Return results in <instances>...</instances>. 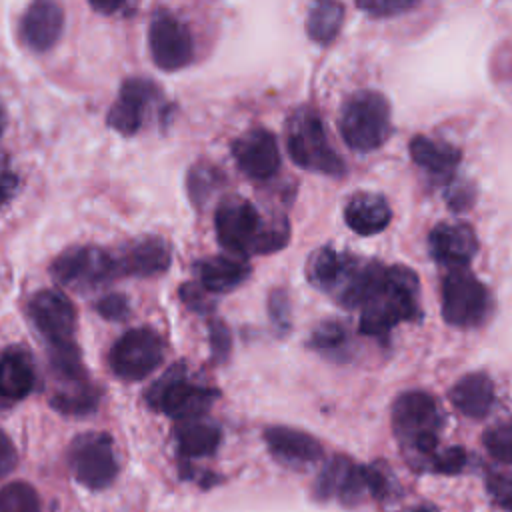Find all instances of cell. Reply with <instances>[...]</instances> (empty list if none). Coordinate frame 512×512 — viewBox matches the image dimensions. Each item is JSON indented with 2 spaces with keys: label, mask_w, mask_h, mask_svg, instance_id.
I'll list each match as a JSON object with an SVG mask.
<instances>
[{
  "label": "cell",
  "mask_w": 512,
  "mask_h": 512,
  "mask_svg": "<svg viewBox=\"0 0 512 512\" xmlns=\"http://www.w3.org/2000/svg\"><path fill=\"white\" fill-rule=\"evenodd\" d=\"M360 332L384 338L400 322L420 318V282L414 270L402 264H372L370 282L360 304Z\"/></svg>",
  "instance_id": "1"
},
{
  "label": "cell",
  "mask_w": 512,
  "mask_h": 512,
  "mask_svg": "<svg viewBox=\"0 0 512 512\" xmlns=\"http://www.w3.org/2000/svg\"><path fill=\"white\" fill-rule=\"evenodd\" d=\"M214 230L220 246L234 254H272L290 242L288 220H264L242 196H226L218 204Z\"/></svg>",
  "instance_id": "2"
},
{
  "label": "cell",
  "mask_w": 512,
  "mask_h": 512,
  "mask_svg": "<svg viewBox=\"0 0 512 512\" xmlns=\"http://www.w3.org/2000/svg\"><path fill=\"white\" fill-rule=\"evenodd\" d=\"M340 136L356 152H374L392 134L390 102L382 92L360 90L350 94L338 118Z\"/></svg>",
  "instance_id": "3"
},
{
  "label": "cell",
  "mask_w": 512,
  "mask_h": 512,
  "mask_svg": "<svg viewBox=\"0 0 512 512\" xmlns=\"http://www.w3.org/2000/svg\"><path fill=\"white\" fill-rule=\"evenodd\" d=\"M286 150L292 162L304 170L328 176L346 172L344 160L328 142L320 114L310 106L294 110L286 120Z\"/></svg>",
  "instance_id": "4"
},
{
  "label": "cell",
  "mask_w": 512,
  "mask_h": 512,
  "mask_svg": "<svg viewBox=\"0 0 512 512\" xmlns=\"http://www.w3.org/2000/svg\"><path fill=\"white\" fill-rule=\"evenodd\" d=\"M442 414L436 398L422 390L402 392L392 404V430L398 442L420 458H434Z\"/></svg>",
  "instance_id": "5"
},
{
  "label": "cell",
  "mask_w": 512,
  "mask_h": 512,
  "mask_svg": "<svg viewBox=\"0 0 512 512\" xmlns=\"http://www.w3.org/2000/svg\"><path fill=\"white\" fill-rule=\"evenodd\" d=\"M216 398L218 390L192 382L182 362L172 364L144 394L152 410L182 422L200 418Z\"/></svg>",
  "instance_id": "6"
},
{
  "label": "cell",
  "mask_w": 512,
  "mask_h": 512,
  "mask_svg": "<svg viewBox=\"0 0 512 512\" xmlns=\"http://www.w3.org/2000/svg\"><path fill=\"white\" fill-rule=\"evenodd\" d=\"M388 480L382 470L360 466L348 456H334L318 476L316 494L324 500L338 498L352 506L364 496H386Z\"/></svg>",
  "instance_id": "7"
},
{
  "label": "cell",
  "mask_w": 512,
  "mask_h": 512,
  "mask_svg": "<svg viewBox=\"0 0 512 512\" xmlns=\"http://www.w3.org/2000/svg\"><path fill=\"white\" fill-rule=\"evenodd\" d=\"M492 308L488 288L466 270H452L442 280V316L456 328L480 326Z\"/></svg>",
  "instance_id": "8"
},
{
  "label": "cell",
  "mask_w": 512,
  "mask_h": 512,
  "mask_svg": "<svg viewBox=\"0 0 512 512\" xmlns=\"http://www.w3.org/2000/svg\"><path fill=\"white\" fill-rule=\"evenodd\" d=\"M164 348V340L156 330L148 326L132 328L112 344L108 354L110 370L120 380H142L162 364Z\"/></svg>",
  "instance_id": "9"
},
{
  "label": "cell",
  "mask_w": 512,
  "mask_h": 512,
  "mask_svg": "<svg viewBox=\"0 0 512 512\" xmlns=\"http://www.w3.org/2000/svg\"><path fill=\"white\" fill-rule=\"evenodd\" d=\"M68 464L82 486L90 490L106 488L118 474L112 438L104 432H86L76 436L68 450Z\"/></svg>",
  "instance_id": "10"
},
{
  "label": "cell",
  "mask_w": 512,
  "mask_h": 512,
  "mask_svg": "<svg viewBox=\"0 0 512 512\" xmlns=\"http://www.w3.org/2000/svg\"><path fill=\"white\" fill-rule=\"evenodd\" d=\"M54 280L72 290H90L112 280L116 260L106 250L96 246H72L56 256L50 266Z\"/></svg>",
  "instance_id": "11"
},
{
  "label": "cell",
  "mask_w": 512,
  "mask_h": 512,
  "mask_svg": "<svg viewBox=\"0 0 512 512\" xmlns=\"http://www.w3.org/2000/svg\"><path fill=\"white\" fill-rule=\"evenodd\" d=\"M364 264L366 262L358 260L354 254L322 246L310 254L306 262V276L312 286L330 294L346 308Z\"/></svg>",
  "instance_id": "12"
},
{
  "label": "cell",
  "mask_w": 512,
  "mask_h": 512,
  "mask_svg": "<svg viewBox=\"0 0 512 512\" xmlns=\"http://www.w3.org/2000/svg\"><path fill=\"white\" fill-rule=\"evenodd\" d=\"M148 48L154 64L164 72H176L194 58V40L188 26L166 10H158L150 20Z\"/></svg>",
  "instance_id": "13"
},
{
  "label": "cell",
  "mask_w": 512,
  "mask_h": 512,
  "mask_svg": "<svg viewBox=\"0 0 512 512\" xmlns=\"http://www.w3.org/2000/svg\"><path fill=\"white\" fill-rule=\"evenodd\" d=\"M28 314L50 346L74 342L76 310L60 290H40L28 302Z\"/></svg>",
  "instance_id": "14"
},
{
  "label": "cell",
  "mask_w": 512,
  "mask_h": 512,
  "mask_svg": "<svg viewBox=\"0 0 512 512\" xmlns=\"http://www.w3.org/2000/svg\"><path fill=\"white\" fill-rule=\"evenodd\" d=\"M160 98L158 86L148 78H126L118 98L108 112V126L122 136H134L146 118L148 108Z\"/></svg>",
  "instance_id": "15"
},
{
  "label": "cell",
  "mask_w": 512,
  "mask_h": 512,
  "mask_svg": "<svg viewBox=\"0 0 512 512\" xmlns=\"http://www.w3.org/2000/svg\"><path fill=\"white\" fill-rule=\"evenodd\" d=\"M232 156L242 174L252 180H270L280 168L276 136L266 128H252L232 142Z\"/></svg>",
  "instance_id": "16"
},
{
  "label": "cell",
  "mask_w": 512,
  "mask_h": 512,
  "mask_svg": "<svg viewBox=\"0 0 512 512\" xmlns=\"http://www.w3.org/2000/svg\"><path fill=\"white\" fill-rule=\"evenodd\" d=\"M428 250L440 266L464 270L478 252V238L464 222H440L430 230Z\"/></svg>",
  "instance_id": "17"
},
{
  "label": "cell",
  "mask_w": 512,
  "mask_h": 512,
  "mask_svg": "<svg viewBox=\"0 0 512 512\" xmlns=\"http://www.w3.org/2000/svg\"><path fill=\"white\" fill-rule=\"evenodd\" d=\"M264 442L276 460L294 468L310 466L324 454L322 444L312 434L288 426H268Z\"/></svg>",
  "instance_id": "18"
},
{
  "label": "cell",
  "mask_w": 512,
  "mask_h": 512,
  "mask_svg": "<svg viewBox=\"0 0 512 512\" xmlns=\"http://www.w3.org/2000/svg\"><path fill=\"white\" fill-rule=\"evenodd\" d=\"M62 28H64L62 6L50 0H38L26 8L20 22V36L28 48L36 52H46L58 42Z\"/></svg>",
  "instance_id": "19"
},
{
  "label": "cell",
  "mask_w": 512,
  "mask_h": 512,
  "mask_svg": "<svg viewBox=\"0 0 512 512\" xmlns=\"http://www.w3.org/2000/svg\"><path fill=\"white\" fill-rule=\"evenodd\" d=\"M116 260L118 274L150 278L162 274L170 266V248L158 236H144L128 244Z\"/></svg>",
  "instance_id": "20"
},
{
  "label": "cell",
  "mask_w": 512,
  "mask_h": 512,
  "mask_svg": "<svg viewBox=\"0 0 512 512\" xmlns=\"http://www.w3.org/2000/svg\"><path fill=\"white\" fill-rule=\"evenodd\" d=\"M408 150H410L412 162L416 166H420L424 172H428L438 182L450 180L454 170L460 164V158H462L460 148H456L448 142L434 140L424 134L414 136L408 144Z\"/></svg>",
  "instance_id": "21"
},
{
  "label": "cell",
  "mask_w": 512,
  "mask_h": 512,
  "mask_svg": "<svg viewBox=\"0 0 512 512\" xmlns=\"http://www.w3.org/2000/svg\"><path fill=\"white\" fill-rule=\"evenodd\" d=\"M450 402L466 418L480 420L494 406V382L484 372H470L450 388Z\"/></svg>",
  "instance_id": "22"
},
{
  "label": "cell",
  "mask_w": 512,
  "mask_h": 512,
  "mask_svg": "<svg viewBox=\"0 0 512 512\" xmlns=\"http://www.w3.org/2000/svg\"><path fill=\"white\" fill-rule=\"evenodd\" d=\"M344 220L352 232L360 236H374L390 224L392 210L384 196L360 192L346 202Z\"/></svg>",
  "instance_id": "23"
},
{
  "label": "cell",
  "mask_w": 512,
  "mask_h": 512,
  "mask_svg": "<svg viewBox=\"0 0 512 512\" xmlns=\"http://www.w3.org/2000/svg\"><path fill=\"white\" fill-rule=\"evenodd\" d=\"M36 384L34 362L24 348H8L0 354V400L26 398Z\"/></svg>",
  "instance_id": "24"
},
{
  "label": "cell",
  "mask_w": 512,
  "mask_h": 512,
  "mask_svg": "<svg viewBox=\"0 0 512 512\" xmlns=\"http://www.w3.org/2000/svg\"><path fill=\"white\" fill-rule=\"evenodd\" d=\"M200 284L208 292H230L246 282L250 264L236 256H214L198 264Z\"/></svg>",
  "instance_id": "25"
},
{
  "label": "cell",
  "mask_w": 512,
  "mask_h": 512,
  "mask_svg": "<svg viewBox=\"0 0 512 512\" xmlns=\"http://www.w3.org/2000/svg\"><path fill=\"white\" fill-rule=\"evenodd\" d=\"M58 386L50 396L54 410L66 416H86L98 406V390L88 378L82 380H56Z\"/></svg>",
  "instance_id": "26"
},
{
  "label": "cell",
  "mask_w": 512,
  "mask_h": 512,
  "mask_svg": "<svg viewBox=\"0 0 512 512\" xmlns=\"http://www.w3.org/2000/svg\"><path fill=\"white\" fill-rule=\"evenodd\" d=\"M220 438V428L200 418L186 420L176 428L178 452L186 458H202L214 454V450L220 444Z\"/></svg>",
  "instance_id": "27"
},
{
  "label": "cell",
  "mask_w": 512,
  "mask_h": 512,
  "mask_svg": "<svg viewBox=\"0 0 512 512\" xmlns=\"http://www.w3.org/2000/svg\"><path fill=\"white\" fill-rule=\"evenodd\" d=\"M344 22V6L340 2H316L306 20L308 36L318 44H330Z\"/></svg>",
  "instance_id": "28"
},
{
  "label": "cell",
  "mask_w": 512,
  "mask_h": 512,
  "mask_svg": "<svg viewBox=\"0 0 512 512\" xmlns=\"http://www.w3.org/2000/svg\"><path fill=\"white\" fill-rule=\"evenodd\" d=\"M222 184V172L214 164L198 162L190 168L186 178V188L190 194V200L200 208L206 198Z\"/></svg>",
  "instance_id": "29"
},
{
  "label": "cell",
  "mask_w": 512,
  "mask_h": 512,
  "mask_svg": "<svg viewBox=\"0 0 512 512\" xmlns=\"http://www.w3.org/2000/svg\"><path fill=\"white\" fill-rule=\"evenodd\" d=\"M0 512H40L36 490L26 482H10L0 488Z\"/></svg>",
  "instance_id": "30"
},
{
  "label": "cell",
  "mask_w": 512,
  "mask_h": 512,
  "mask_svg": "<svg viewBox=\"0 0 512 512\" xmlns=\"http://www.w3.org/2000/svg\"><path fill=\"white\" fill-rule=\"evenodd\" d=\"M348 332L340 322H322L318 324L308 340V346L318 352H336L344 348Z\"/></svg>",
  "instance_id": "31"
},
{
  "label": "cell",
  "mask_w": 512,
  "mask_h": 512,
  "mask_svg": "<svg viewBox=\"0 0 512 512\" xmlns=\"http://www.w3.org/2000/svg\"><path fill=\"white\" fill-rule=\"evenodd\" d=\"M268 316L278 334H286L292 328V304L284 288H272L268 294Z\"/></svg>",
  "instance_id": "32"
},
{
  "label": "cell",
  "mask_w": 512,
  "mask_h": 512,
  "mask_svg": "<svg viewBox=\"0 0 512 512\" xmlns=\"http://www.w3.org/2000/svg\"><path fill=\"white\" fill-rule=\"evenodd\" d=\"M484 446L492 458H496L502 464H510V460H512V430H510V426L506 422H502V424L486 430Z\"/></svg>",
  "instance_id": "33"
},
{
  "label": "cell",
  "mask_w": 512,
  "mask_h": 512,
  "mask_svg": "<svg viewBox=\"0 0 512 512\" xmlns=\"http://www.w3.org/2000/svg\"><path fill=\"white\" fill-rule=\"evenodd\" d=\"M356 8L368 12L374 18H390V16H396V14L416 8V2H412V0H366V2H356Z\"/></svg>",
  "instance_id": "34"
},
{
  "label": "cell",
  "mask_w": 512,
  "mask_h": 512,
  "mask_svg": "<svg viewBox=\"0 0 512 512\" xmlns=\"http://www.w3.org/2000/svg\"><path fill=\"white\" fill-rule=\"evenodd\" d=\"M94 308H96V312H98L102 318L114 320V322L124 320V318L128 316V312H130L128 298H126L124 294H116V292L106 294L104 298H100Z\"/></svg>",
  "instance_id": "35"
},
{
  "label": "cell",
  "mask_w": 512,
  "mask_h": 512,
  "mask_svg": "<svg viewBox=\"0 0 512 512\" xmlns=\"http://www.w3.org/2000/svg\"><path fill=\"white\" fill-rule=\"evenodd\" d=\"M430 462L432 468L440 474H458L466 464V450L460 446H452L440 454H434Z\"/></svg>",
  "instance_id": "36"
},
{
  "label": "cell",
  "mask_w": 512,
  "mask_h": 512,
  "mask_svg": "<svg viewBox=\"0 0 512 512\" xmlns=\"http://www.w3.org/2000/svg\"><path fill=\"white\" fill-rule=\"evenodd\" d=\"M232 348V336L224 322L212 320L210 322V350L216 362H224Z\"/></svg>",
  "instance_id": "37"
},
{
  "label": "cell",
  "mask_w": 512,
  "mask_h": 512,
  "mask_svg": "<svg viewBox=\"0 0 512 512\" xmlns=\"http://www.w3.org/2000/svg\"><path fill=\"white\" fill-rule=\"evenodd\" d=\"M18 190V176L10 166V160L0 154V208L6 206Z\"/></svg>",
  "instance_id": "38"
},
{
  "label": "cell",
  "mask_w": 512,
  "mask_h": 512,
  "mask_svg": "<svg viewBox=\"0 0 512 512\" xmlns=\"http://www.w3.org/2000/svg\"><path fill=\"white\" fill-rule=\"evenodd\" d=\"M476 200V192L470 184L466 182H460L456 186H450L448 192H446V202L452 210L456 212H462V210H470V206L474 204Z\"/></svg>",
  "instance_id": "39"
},
{
  "label": "cell",
  "mask_w": 512,
  "mask_h": 512,
  "mask_svg": "<svg viewBox=\"0 0 512 512\" xmlns=\"http://www.w3.org/2000/svg\"><path fill=\"white\" fill-rule=\"evenodd\" d=\"M488 488L492 492V496L496 498V504H500L502 508L508 510L510 506V498H512V484L510 478L504 474H492L488 480Z\"/></svg>",
  "instance_id": "40"
},
{
  "label": "cell",
  "mask_w": 512,
  "mask_h": 512,
  "mask_svg": "<svg viewBox=\"0 0 512 512\" xmlns=\"http://www.w3.org/2000/svg\"><path fill=\"white\" fill-rule=\"evenodd\" d=\"M16 462H18L16 448H14L12 440L0 430V478L6 476L8 472H12Z\"/></svg>",
  "instance_id": "41"
},
{
  "label": "cell",
  "mask_w": 512,
  "mask_h": 512,
  "mask_svg": "<svg viewBox=\"0 0 512 512\" xmlns=\"http://www.w3.org/2000/svg\"><path fill=\"white\" fill-rule=\"evenodd\" d=\"M180 298L194 310V312H208L210 310V306H208V302L204 300V296H202V292L194 286V284H184L182 286V290H180Z\"/></svg>",
  "instance_id": "42"
},
{
  "label": "cell",
  "mask_w": 512,
  "mask_h": 512,
  "mask_svg": "<svg viewBox=\"0 0 512 512\" xmlns=\"http://www.w3.org/2000/svg\"><path fill=\"white\" fill-rule=\"evenodd\" d=\"M90 6L96 10V12H102V14H114V12H120V10H128L130 8V4H126V2H118V0H114V2H90Z\"/></svg>",
  "instance_id": "43"
},
{
  "label": "cell",
  "mask_w": 512,
  "mask_h": 512,
  "mask_svg": "<svg viewBox=\"0 0 512 512\" xmlns=\"http://www.w3.org/2000/svg\"><path fill=\"white\" fill-rule=\"evenodd\" d=\"M408 512H436V508L434 506H418V508H412Z\"/></svg>",
  "instance_id": "44"
},
{
  "label": "cell",
  "mask_w": 512,
  "mask_h": 512,
  "mask_svg": "<svg viewBox=\"0 0 512 512\" xmlns=\"http://www.w3.org/2000/svg\"><path fill=\"white\" fill-rule=\"evenodd\" d=\"M4 126H6V114H4V108L0 104V134L4 132Z\"/></svg>",
  "instance_id": "45"
}]
</instances>
